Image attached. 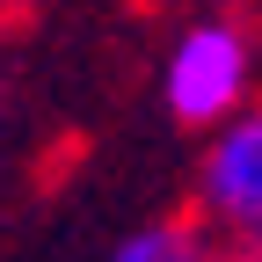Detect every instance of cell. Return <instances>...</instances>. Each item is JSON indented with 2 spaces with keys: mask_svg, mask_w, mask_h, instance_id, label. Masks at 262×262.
<instances>
[{
  "mask_svg": "<svg viewBox=\"0 0 262 262\" xmlns=\"http://www.w3.org/2000/svg\"><path fill=\"white\" fill-rule=\"evenodd\" d=\"M248 95V37L233 22H196L168 51V110L182 124H226Z\"/></svg>",
  "mask_w": 262,
  "mask_h": 262,
  "instance_id": "6da1fadb",
  "label": "cell"
},
{
  "mask_svg": "<svg viewBox=\"0 0 262 262\" xmlns=\"http://www.w3.org/2000/svg\"><path fill=\"white\" fill-rule=\"evenodd\" d=\"M204 204H211L226 226H241V233L262 241V110L226 117L219 146H211V160H204Z\"/></svg>",
  "mask_w": 262,
  "mask_h": 262,
  "instance_id": "7a4b0ae2",
  "label": "cell"
},
{
  "mask_svg": "<svg viewBox=\"0 0 262 262\" xmlns=\"http://www.w3.org/2000/svg\"><path fill=\"white\" fill-rule=\"evenodd\" d=\"M110 262H204V248H196L189 226H146V233H131L117 241Z\"/></svg>",
  "mask_w": 262,
  "mask_h": 262,
  "instance_id": "3957f363",
  "label": "cell"
}]
</instances>
